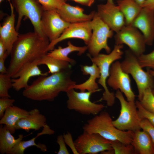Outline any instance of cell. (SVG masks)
Segmentation results:
<instances>
[{
    "label": "cell",
    "mask_w": 154,
    "mask_h": 154,
    "mask_svg": "<svg viewBox=\"0 0 154 154\" xmlns=\"http://www.w3.org/2000/svg\"></svg>",
    "instance_id": "cell-48"
},
{
    "label": "cell",
    "mask_w": 154,
    "mask_h": 154,
    "mask_svg": "<svg viewBox=\"0 0 154 154\" xmlns=\"http://www.w3.org/2000/svg\"><path fill=\"white\" fill-rule=\"evenodd\" d=\"M44 10H57L66 2V0H38Z\"/></svg>",
    "instance_id": "cell-33"
},
{
    "label": "cell",
    "mask_w": 154,
    "mask_h": 154,
    "mask_svg": "<svg viewBox=\"0 0 154 154\" xmlns=\"http://www.w3.org/2000/svg\"><path fill=\"white\" fill-rule=\"evenodd\" d=\"M7 54L8 53L6 50L4 44L0 39V58L3 57Z\"/></svg>",
    "instance_id": "cell-41"
},
{
    "label": "cell",
    "mask_w": 154,
    "mask_h": 154,
    "mask_svg": "<svg viewBox=\"0 0 154 154\" xmlns=\"http://www.w3.org/2000/svg\"><path fill=\"white\" fill-rule=\"evenodd\" d=\"M29 111L18 107L13 106L7 108L3 117L0 119V124L5 125L11 133H14L16 129V125L20 119L26 117Z\"/></svg>",
    "instance_id": "cell-23"
},
{
    "label": "cell",
    "mask_w": 154,
    "mask_h": 154,
    "mask_svg": "<svg viewBox=\"0 0 154 154\" xmlns=\"http://www.w3.org/2000/svg\"><path fill=\"white\" fill-rule=\"evenodd\" d=\"M65 143L70 148L74 154H79L75 148L71 134L69 132L63 135Z\"/></svg>",
    "instance_id": "cell-38"
},
{
    "label": "cell",
    "mask_w": 154,
    "mask_h": 154,
    "mask_svg": "<svg viewBox=\"0 0 154 154\" xmlns=\"http://www.w3.org/2000/svg\"><path fill=\"white\" fill-rule=\"evenodd\" d=\"M61 17L70 23L91 21L96 12L93 11L88 14L84 13V9L78 6H73L66 2L57 10Z\"/></svg>",
    "instance_id": "cell-19"
},
{
    "label": "cell",
    "mask_w": 154,
    "mask_h": 154,
    "mask_svg": "<svg viewBox=\"0 0 154 154\" xmlns=\"http://www.w3.org/2000/svg\"><path fill=\"white\" fill-rule=\"evenodd\" d=\"M68 98L67 107L70 110H73L84 115L95 116L102 111L105 107L102 104H97L90 100L91 94L94 92L76 91L74 89H69L66 92Z\"/></svg>",
    "instance_id": "cell-9"
},
{
    "label": "cell",
    "mask_w": 154,
    "mask_h": 154,
    "mask_svg": "<svg viewBox=\"0 0 154 154\" xmlns=\"http://www.w3.org/2000/svg\"><path fill=\"white\" fill-rule=\"evenodd\" d=\"M117 2L124 16L125 25H131L142 7L133 0H118Z\"/></svg>",
    "instance_id": "cell-26"
},
{
    "label": "cell",
    "mask_w": 154,
    "mask_h": 154,
    "mask_svg": "<svg viewBox=\"0 0 154 154\" xmlns=\"http://www.w3.org/2000/svg\"><path fill=\"white\" fill-rule=\"evenodd\" d=\"M152 90L148 89L144 92L142 99L139 101L146 110L154 114V95Z\"/></svg>",
    "instance_id": "cell-31"
},
{
    "label": "cell",
    "mask_w": 154,
    "mask_h": 154,
    "mask_svg": "<svg viewBox=\"0 0 154 154\" xmlns=\"http://www.w3.org/2000/svg\"><path fill=\"white\" fill-rule=\"evenodd\" d=\"M115 154H135L134 147L131 144H125L119 141H111Z\"/></svg>",
    "instance_id": "cell-30"
},
{
    "label": "cell",
    "mask_w": 154,
    "mask_h": 154,
    "mask_svg": "<svg viewBox=\"0 0 154 154\" xmlns=\"http://www.w3.org/2000/svg\"><path fill=\"white\" fill-rule=\"evenodd\" d=\"M11 3L18 13L15 27L18 31L24 17L29 19L34 28V32L40 36L47 37L41 30L40 21L44 9L38 0H11Z\"/></svg>",
    "instance_id": "cell-8"
},
{
    "label": "cell",
    "mask_w": 154,
    "mask_h": 154,
    "mask_svg": "<svg viewBox=\"0 0 154 154\" xmlns=\"http://www.w3.org/2000/svg\"><path fill=\"white\" fill-rule=\"evenodd\" d=\"M131 26L140 31L146 45H152L154 41V8L148 6L142 7Z\"/></svg>",
    "instance_id": "cell-16"
},
{
    "label": "cell",
    "mask_w": 154,
    "mask_h": 154,
    "mask_svg": "<svg viewBox=\"0 0 154 154\" xmlns=\"http://www.w3.org/2000/svg\"><path fill=\"white\" fill-rule=\"evenodd\" d=\"M8 55V54H7L3 57L0 58V73L6 74L7 73V69L5 66L4 63L5 60Z\"/></svg>",
    "instance_id": "cell-39"
},
{
    "label": "cell",
    "mask_w": 154,
    "mask_h": 154,
    "mask_svg": "<svg viewBox=\"0 0 154 154\" xmlns=\"http://www.w3.org/2000/svg\"><path fill=\"white\" fill-rule=\"evenodd\" d=\"M116 44L127 45L137 56L144 54L146 45L145 38L139 31L132 26H125L114 36Z\"/></svg>",
    "instance_id": "cell-11"
},
{
    "label": "cell",
    "mask_w": 154,
    "mask_h": 154,
    "mask_svg": "<svg viewBox=\"0 0 154 154\" xmlns=\"http://www.w3.org/2000/svg\"><path fill=\"white\" fill-rule=\"evenodd\" d=\"M142 7V6L146 0H133Z\"/></svg>",
    "instance_id": "cell-44"
},
{
    "label": "cell",
    "mask_w": 154,
    "mask_h": 154,
    "mask_svg": "<svg viewBox=\"0 0 154 154\" xmlns=\"http://www.w3.org/2000/svg\"><path fill=\"white\" fill-rule=\"evenodd\" d=\"M141 129L133 132L131 144L135 154H154V142L149 134Z\"/></svg>",
    "instance_id": "cell-22"
},
{
    "label": "cell",
    "mask_w": 154,
    "mask_h": 154,
    "mask_svg": "<svg viewBox=\"0 0 154 154\" xmlns=\"http://www.w3.org/2000/svg\"><path fill=\"white\" fill-rule=\"evenodd\" d=\"M26 117L19 119L16 125V129H22L29 132L30 129L38 130L46 124V118L37 108L29 111Z\"/></svg>",
    "instance_id": "cell-21"
},
{
    "label": "cell",
    "mask_w": 154,
    "mask_h": 154,
    "mask_svg": "<svg viewBox=\"0 0 154 154\" xmlns=\"http://www.w3.org/2000/svg\"><path fill=\"white\" fill-rule=\"evenodd\" d=\"M4 0H0V3H1L2 2H3Z\"/></svg>",
    "instance_id": "cell-47"
},
{
    "label": "cell",
    "mask_w": 154,
    "mask_h": 154,
    "mask_svg": "<svg viewBox=\"0 0 154 154\" xmlns=\"http://www.w3.org/2000/svg\"><path fill=\"white\" fill-rule=\"evenodd\" d=\"M123 48V45L115 44L113 50L109 54L99 53L94 57L88 56L92 63L96 65L100 69V76L98 83L104 90L100 100L105 101L109 106L114 105L116 97L115 94L108 90L106 84L107 81L110 76V69L112 64L122 57L123 53L121 49Z\"/></svg>",
    "instance_id": "cell-4"
},
{
    "label": "cell",
    "mask_w": 154,
    "mask_h": 154,
    "mask_svg": "<svg viewBox=\"0 0 154 154\" xmlns=\"http://www.w3.org/2000/svg\"><path fill=\"white\" fill-rule=\"evenodd\" d=\"M101 154H115L114 151L113 149L111 150H108L102 151L100 153Z\"/></svg>",
    "instance_id": "cell-43"
},
{
    "label": "cell",
    "mask_w": 154,
    "mask_h": 154,
    "mask_svg": "<svg viewBox=\"0 0 154 154\" xmlns=\"http://www.w3.org/2000/svg\"><path fill=\"white\" fill-rule=\"evenodd\" d=\"M140 125L141 129L146 131L149 134L154 142V126L145 118L141 120Z\"/></svg>",
    "instance_id": "cell-36"
},
{
    "label": "cell",
    "mask_w": 154,
    "mask_h": 154,
    "mask_svg": "<svg viewBox=\"0 0 154 154\" xmlns=\"http://www.w3.org/2000/svg\"><path fill=\"white\" fill-rule=\"evenodd\" d=\"M137 58L139 63L143 68H147L154 71V50L148 53L143 54Z\"/></svg>",
    "instance_id": "cell-32"
},
{
    "label": "cell",
    "mask_w": 154,
    "mask_h": 154,
    "mask_svg": "<svg viewBox=\"0 0 154 154\" xmlns=\"http://www.w3.org/2000/svg\"><path fill=\"white\" fill-rule=\"evenodd\" d=\"M131 82L129 74L122 70L121 62L117 60L112 63L107 84L114 90H119L127 101L134 102L136 95L132 89Z\"/></svg>",
    "instance_id": "cell-12"
},
{
    "label": "cell",
    "mask_w": 154,
    "mask_h": 154,
    "mask_svg": "<svg viewBox=\"0 0 154 154\" xmlns=\"http://www.w3.org/2000/svg\"><path fill=\"white\" fill-rule=\"evenodd\" d=\"M148 6L154 8V0H146L142 6V7Z\"/></svg>",
    "instance_id": "cell-42"
},
{
    "label": "cell",
    "mask_w": 154,
    "mask_h": 154,
    "mask_svg": "<svg viewBox=\"0 0 154 154\" xmlns=\"http://www.w3.org/2000/svg\"><path fill=\"white\" fill-rule=\"evenodd\" d=\"M7 98H0V118L3 116L6 109L9 107L13 106L15 100Z\"/></svg>",
    "instance_id": "cell-35"
},
{
    "label": "cell",
    "mask_w": 154,
    "mask_h": 154,
    "mask_svg": "<svg viewBox=\"0 0 154 154\" xmlns=\"http://www.w3.org/2000/svg\"><path fill=\"white\" fill-rule=\"evenodd\" d=\"M67 46L64 48L59 46L57 49H54L47 53V54L56 59L67 61L71 65L74 64L75 61L68 57V55L71 53L77 51L78 54L81 55L88 50L87 46H78L72 44L70 41L67 43Z\"/></svg>",
    "instance_id": "cell-25"
},
{
    "label": "cell",
    "mask_w": 154,
    "mask_h": 154,
    "mask_svg": "<svg viewBox=\"0 0 154 154\" xmlns=\"http://www.w3.org/2000/svg\"><path fill=\"white\" fill-rule=\"evenodd\" d=\"M11 77L7 73L0 74V97L10 98L9 90L12 87Z\"/></svg>",
    "instance_id": "cell-29"
},
{
    "label": "cell",
    "mask_w": 154,
    "mask_h": 154,
    "mask_svg": "<svg viewBox=\"0 0 154 154\" xmlns=\"http://www.w3.org/2000/svg\"><path fill=\"white\" fill-rule=\"evenodd\" d=\"M81 5L88 7L91 6L94 2L95 0H71Z\"/></svg>",
    "instance_id": "cell-40"
},
{
    "label": "cell",
    "mask_w": 154,
    "mask_h": 154,
    "mask_svg": "<svg viewBox=\"0 0 154 154\" xmlns=\"http://www.w3.org/2000/svg\"><path fill=\"white\" fill-rule=\"evenodd\" d=\"M9 2L11 12L5 19L0 26V39L3 42L6 50L10 55L13 46L17 40L19 34L15 27V15L14 9L10 0Z\"/></svg>",
    "instance_id": "cell-17"
},
{
    "label": "cell",
    "mask_w": 154,
    "mask_h": 154,
    "mask_svg": "<svg viewBox=\"0 0 154 154\" xmlns=\"http://www.w3.org/2000/svg\"><path fill=\"white\" fill-rule=\"evenodd\" d=\"M50 43L47 37H42L34 31L19 35L10 54L7 74L13 78L24 65L46 54Z\"/></svg>",
    "instance_id": "cell-1"
},
{
    "label": "cell",
    "mask_w": 154,
    "mask_h": 154,
    "mask_svg": "<svg viewBox=\"0 0 154 154\" xmlns=\"http://www.w3.org/2000/svg\"><path fill=\"white\" fill-rule=\"evenodd\" d=\"M92 34L87 44L88 54V56L94 57L104 49L107 54L111 52L108 44V38L112 37L113 31L98 16L96 12L91 21Z\"/></svg>",
    "instance_id": "cell-7"
},
{
    "label": "cell",
    "mask_w": 154,
    "mask_h": 154,
    "mask_svg": "<svg viewBox=\"0 0 154 154\" xmlns=\"http://www.w3.org/2000/svg\"><path fill=\"white\" fill-rule=\"evenodd\" d=\"M75 148L79 154H96L113 149L111 141L96 133L84 131L74 141Z\"/></svg>",
    "instance_id": "cell-10"
},
{
    "label": "cell",
    "mask_w": 154,
    "mask_h": 154,
    "mask_svg": "<svg viewBox=\"0 0 154 154\" xmlns=\"http://www.w3.org/2000/svg\"><path fill=\"white\" fill-rule=\"evenodd\" d=\"M135 102L138 114L141 119L142 120L144 118L147 119L154 126V114L149 112L144 108L139 100L136 101Z\"/></svg>",
    "instance_id": "cell-34"
},
{
    "label": "cell",
    "mask_w": 154,
    "mask_h": 154,
    "mask_svg": "<svg viewBox=\"0 0 154 154\" xmlns=\"http://www.w3.org/2000/svg\"><path fill=\"white\" fill-rule=\"evenodd\" d=\"M9 130L4 125L0 126V153L1 154H9L14 147L18 142L22 140L23 134L19 135L15 139Z\"/></svg>",
    "instance_id": "cell-27"
},
{
    "label": "cell",
    "mask_w": 154,
    "mask_h": 154,
    "mask_svg": "<svg viewBox=\"0 0 154 154\" xmlns=\"http://www.w3.org/2000/svg\"><path fill=\"white\" fill-rule=\"evenodd\" d=\"M57 143L59 146V149L57 154H69V153L66 146L63 135H60L58 136Z\"/></svg>",
    "instance_id": "cell-37"
},
{
    "label": "cell",
    "mask_w": 154,
    "mask_h": 154,
    "mask_svg": "<svg viewBox=\"0 0 154 154\" xmlns=\"http://www.w3.org/2000/svg\"><path fill=\"white\" fill-rule=\"evenodd\" d=\"M115 96L119 102L121 109L118 117L112 121L113 125L123 131L134 132L141 129L140 123L141 119L139 116L135 101L126 100L119 90L116 91Z\"/></svg>",
    "instance_id": "cell-6"
},
{
    "label": "cell",
    "mask_w": 154,
    "mask_h": 154,
    "mask_svg": "<svg viewBox=\"0 0 154 154\" xmlns=\"http://www.w3.org/2000/svg\"><path fill=\"white\" fill-rule=\"evenodd\" d=\"M70 69L48 76H39L24 89L23 96L34 101L54 100L61 92H66L76 84L71 78Z\"/></svg>",
    "instance_id": "cell-2"
},
{
    "label": "cell",
    "mask_w": 154,
    "mask_h": 154,
    "mask_svg": "<svg viewBox=\"0 0 154 154\" xmlns=\"http://www.w3.org/2000/svg\"><path fill=\"white\" fill-rule=\"evenodd\" d=\"M92 33L91 21L70 23L58 38L50 42L48 48V51L52 50L58 43L69 38L81 39L87 45Z\"/></svg>",
    "instance_id": "cell-14"
},
{
    "label": "cell",
    "mask_w": 154,
    "mask_h": 154,
    "mask_svg": "<svg viewBox=\"0 0 154 154\" xmlns=\"http://www.w3.org/2000/svg\"><path fill=\"white\" fill-rule=\"evenodd\" d=\"M54 133V131L51 129L46 124L43 128L41 131L38 133L35 137L26 141L22 140L17 143L13 148L9 154H24V151L26 149L33 146L36 147L42 152L46 151L47 148L45 144L40 143L37 144L35 142V140L37 138L42 135H52Z\"/></svg>",
    "instance_id": "cell-24"
},
{
    "label": "cell",
    "mask_w": 154,
    "mask_h": 154,
    "mask_svg": "<svg viewBox=\"0 0 154 154\" xmlns=\"http://www.w3.org/2000/svg\"><path fill=\"white\" fill-rule=\"evenodd\" d=\"M107 112L101 111L88 120L83 125L84 131L97 133L110 141H119L125 144H131L133 131H123L116 128Z\"/></svg>",
    "instance_id": "cell-3"
},
{
    "label": "cell",
    "mask_w": 154,
    "mask_h": 154,
    "mask_svg": "<svg viewBox=\"0 0 154 154\" xmlns=\"http://www.w3.org/2000/svg\"><path fill=\"white\" fill-rule=\"evenodd\" d=\"M70 24L64 21L55 10H44L40 21L42 31L50 42L58 38Z\"/></svg>",
    "instance_id": "cell-13"
},
{
    "label": "cell",
    "mask_w": 154,
    "mask_h": 154,
    "mask_svg": "<svg viewBox=\"0 0 154 154\" xmlns=\"http://www.w3.org/2000/svg\"><path fill=\"white\" fill-rule=\"evenodd\" d=\"M81 70L84 75H89L88 79L83 83L78 84H76L71 89H78L81 92L87 90L95 92L100 91L101 89L99 88L98 83L96 81V79H99L100 76V69L97 65L92 63L91 66H82Z\"/></svg>",
    "instance_id": "cell-20"
},
{
    "label": "cell",
    "mask_w": 154,
    "mask_h": 154,
    "mask_svg": "<svg viewBox=\"0 0 154 154\" xmlns=\"http://www.w3.org/2000/svg\"><path fill=\"white\" fill-rule=\"evenodd\" d=\"M98 16L113 31L117 32L125 25L124 16L118 6L107 3L97 6Z\"/></svg>",
    "instance_id": "cell-15"
},
{
    "label": "cell",
    "mask_w": 154,
    "mask_h": 154,
    "mask_svg": "<svg viewBox=\"0 0 154 154\" xmlns=\"http://www.w3.org/2000/svg\"><path fill=\"white\" fill-rule=\"evenodd\" d=\"M38 65L44 64L48 69V73L51 74L56 73L63 70L71 68V64L69 62L59 60L48 55L46 54L38 59Z\"/></svg>",
    "instance_id": "cell-28"
},
{
    "label": "cell",
    "mask_w": 154,
    "mask_h": 154,
    "mask_svg": "<svg viewBox=\"0 0 154 154\" xmlns=\"http://www.w3.org/2000/svg\"><path fill=\"white\" fill-rule=\"evenodd\" d=\"M150 73L154 77V71L151 70L149 69H148ZM152 92L153 94L154 95V89L152 90Z\"/></svg>",
    "instance_id": "cell-45"
},
{
    "label": "cell",
    "mask_w": 154,
    "mask_h": 154,
    "mask_svg": "<svg viewBox=\"0 0 154 154\" xmlns=\"http://www.w3.org/2000/svg\"><path fill=\"white\" fill-rule=\"evenodd\" d=\"M38 60L24 65L12 79V87L15 90L18 91L27 88L29 79L32 77L48 76V72H43L39 69Z\"/></svg>",
    "instance_id": "cell-18"
},
{
    "label": "cell",
    "mask_w": 154,
    "mask_h": 154,
    "mask_svg": "<svg viewBox=\"0 0 154 154\" xmlns=\"http://www.w3.org/2000/svg\"><path fill=\"white\" fill-rule=\"evenodd\" d=\"M137 57L130 49H127L125 52V58L121 62V64L122 70L130 74L135 80L139 101L146 90L154 89V77L148 69L146 71L143 70L139 63Z\"/></svg>",
    "instance_id": "cell-5"
},
{
    "label": "cell",
    "mask_w": 154,
    "mask_h": 154,
    "mask_svg": "<svg viewBox=\"0 0 154 154\" xmlns=\"http://www.w3.org/2000/svg\"><path fill=\"white\" fill-rule=\"evenodd\" d=\"M107 3L111 4L114 3L113 2V0H107Z\"/></svg>",
    "instance_id": "cell-46"
}]
</instances>
